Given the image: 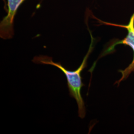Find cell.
Returning a JSON list of instances; mask_svg holds the SVG:
<instances>
[{"label": "cell", "mask_w": 134, "mask_h": 134, "mask_svg": "<svg viewBox=\"0 0 134 134\" xmlns=\"http://www.w3.org/2000/svg\"><path fill=\"white\" fill-rule=\"evenodd\" d=\"M7 14L0 23V37L3 39H10L14 36V19L19 6L25 0H7Z\"/></svg>", "instance_id": "3957f363"}, {"label": "cell", "mask_w": 134, "mask_h": 134, "mask_svg": "<svg viewBox=\"0 0 134 134\" xmlns=\"http://www.w3.org/2000/svg\"><path fill=\"white\" fill-rule=\"evenodd\" d=\"M93 40L92 37V41L90 45L88 51L83 59L82 62L79 68L74 71H68L60 63L53 62L52 58L47 56H39L34 58L32 61L38 64L50 65L55 67H57L61 70L65 75L67 77L68 86L69 90V94L71 97L75 98L77 101L78 106V114L79 116L83 119L86 115V109L85 102L82 97L81 94V90L82 87L85 86L82 83L81 76V72L87 66V62L88 57L91 54L93 47L92 43Z\"/></svg>", "instance_id": "6da1fadb"}, {"label": "cell", "mask_w": 134, "mask_h": 134, "mask_svg": "<svg viewBox=\"0 0 134 134\" xmlns=\"http://www.w3.org/2000/svg\"><path fill=\"white\" fill-rule=\"evenodd\" d=\"M97 19L101 24H106L107 25H111V26H113L116 27H119L121 28H123V29H126L127 30V36L125 37L124 38L121 40H118V41H116L115 43L112 44L110 47L107 48L103 52L102 56H104V55L112 52L115 48V46L119 44H123L125 45L129 46L132 49L134 52V57L132 62L129 65L128 67L126 68L124 70H119L118 71L119 72H120L121 74V77L118 81H117L115 82V84L119 86L122 81L126 80L128 77H129L130 75L131 74L132 72H134V12L131 16L129 23L127 25L109 23L102 21L100 19Z\"/></svg>", "instance_id": "7a4b0ae2"}]
</instances>
